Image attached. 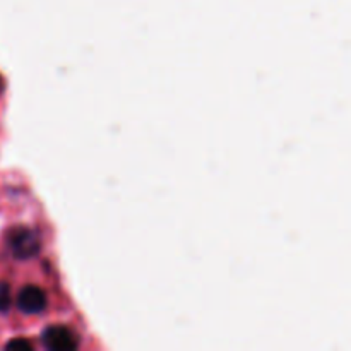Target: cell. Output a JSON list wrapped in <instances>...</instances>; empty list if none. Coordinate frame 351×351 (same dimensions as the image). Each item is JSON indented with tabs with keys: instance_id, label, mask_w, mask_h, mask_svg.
<instances>
[{
	"instance_id": "1",
	"label": "cell",
	"mask_w": 351,
	"mask_h": 351,
	"mask_svg": "<svg viewBox=\"0 0 351 351\" xmlns=\"http://www.w3.org/2000/svg\"><path fill=\"white\" fill-rule=\"evenodd\" d=\"M7 245L17 259H31L40 252V239L33 230L17 226L7 237Z\"/></svg>"
},
{
	"instance_id": "2",
	"label": "cell",
	"mask_w": 351,
	"mask_h": 351,
	"mask_svg": "<svg viewBox=\"0 0 351 351\" xmlns=\"http://www.w3.org/2000/svg\"><path fill=\"white\" fill-rule=\"evenodd\" d=\"M41 341L47 348L58 351H71L79 346V339L74 332L65 326H50L41 335Z\"/></svg>"
},
{
	"instance_id": "3",
	"label": "cell",
	"mask_w": 351,
	"mask_h": 351,
	"mask_svg": "<svg viewBox=\"0 0 351 351\" xmlns=\"http://www.w3.org/2000/svg\"><path fill=\"white\" fill-rule=\"evenodd\" d=\"M47 293L34 285H27L17 295V307L24 314H40L47 308Z\"/></svg>"
},
{
	"instance_id": "4",
	"label": "cell",
	"mask_w": 351,
	"mask_h": 351,
	"mask_svg": "<svg viewBox=\"0 0 351 351\" xmlns=\"http://www.w3.org/2000/svg\"><path fill=\"white\" fill-rule=\"evenodd\" d=\"M10 287L5 281H0V312H7L10 307Z\"/></svg>"
},
{
	"instance_id": "5",
	"label": "cell",
	"mask_w": 351,
	"mask_h": 351,
	"mask_svg": "<svg viewBox=\"0 0 351 351\" xmlns=\"http://www.w3.org/2000/svg\"><path fill=\"white\" fill-rule=\"evenodd\" d=\"M5 348L7 350H31V348H33V345H31L27 339L17 338V339H12V341L7 343Z\"/></svg>"
}]
</instances>
